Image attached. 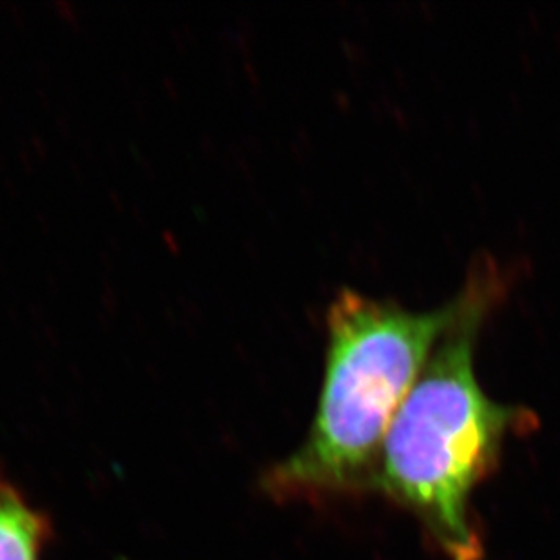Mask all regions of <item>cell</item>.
<instances>
[{"label":"cell","mask_w":560,"mask_h":560,"mask_svg":"<svg viewBox=\"0 0 560 560\" xmlns=\"http://www.w3.org/2000/svg\"><path fill=\"white\" fill-rule=\"evenodd\" d=\"M506 280L488 254L470 265L465 311L397 410L375 465L372 488L412 510L452 560L481 559L471 493L498 463L508 430L534 419L493 401L476 374L477 339L506 294Z\"/></svg>","instance_id":"6da1fadb"},{"label":"cell","mask_w":560,"mask_h":560,"mask_svg":"<svg viewBox=\"0 0 560 560\" xmlns=\"http://www.w3.org/2000/svg\"><path fill=\"white\" fill-rule=\"evenodd\" d=\"M48 518L0 476V560H43Z\"/></svg>","instance_id":"3957f363"},{"label":"cell","mask_w":560,"mask_h":560,"mask_svg":"<svg viewBox=\"0 0 560 560\" xmlns=\"http://www.w3.org/2000/svg\"><path fill=\"white\" fill-rule=\"evenodd\" d=\"M410 311L343 287L325 312V371L316 416L294 454L272 466L261 488L275 501H317L372 488L381 444L435 347L466 307Z\"/></svg>","instance_id":"7a4b0ae2"}]
</instances>
